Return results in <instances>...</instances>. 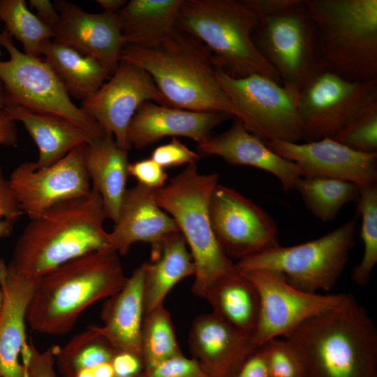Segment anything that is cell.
Returning a JSON list of instances; mask_svg holds the SVG:
<instances>
[{"label": "cell", "instance_id": "obj_1", "mask_svg": "<svg viewBox=\"0 0 377 377\" xmlns=\"http://www.w3.org/2000/svg\"><path fill=\"white\" fill-rule=\"evenodd\" d=\"M101 197L89 195L58 203L29 219L19 236L8 267L35 281L50 270L84 254L112 249Z\"/></svg>", "mask_w": 377, "mask_h": 377}, {"label": "cell", "instance_id": "obj_2", "mask_svg": "<svg viewBox=\"0 0 377 377\" xmlns=\"http://www.w3.org/2000/svg\"><path fill=\"white\" fill-rule=\"evenodd\" d=\"M283 337L300 357L305 377H377V330L352 295Z\"/></svg>", "mask_w": 377, "mask_h": 377}, {"label": "cell", "instance_id": "obj_3", "mask_svg": "<svg viewBox=\"0 0 377 377\" xmlns=\"http://www.w3.org/2000/svg\"><path fill=\"white\" fill-rule=\"evenodd\" d=\"M119 254L105 249L84 254L50 270L35 280L26 322L46 335L71 331L80 314L124 286Z\"/></svg>", "mask_w": 377, "mask_h": 377}, {"label": "cell", "instance_id": "obj_4", "mask_svg": "<svg viewBox=\"0 0 377 377\" xmlns=\"http://www.w3.org/2000/svg\"><path fill=\"white\" fill-rule=\"evenodd\" d=\"M121 61L145 70L165 105L190 111L221 112L242 121V114L219 85L220 68L209 49L193 36L176 30L157 44L125 45Z\"/></svg>", "mask_w": 377, "mask_h": 377}, {"label": "cell", "instance_id": "obj_5", "mask_svg": "<svg viewBox=\"0 0 377 377\" xmlns=\"http://www.w3.org/2000/svg\"><path fill=\"white\" fill-rule=\"evenodd\" d=\"M321 71L353 82L377 80V0H304Z\"/></svg>", "mask_w": 377, "mask_h": 377}, {"label": "cell", "instance_id": "obj_6", "mask_svg": "<svg viewBox=\"0 0 377 377\" xmlns=\"http://www.w3.org/2000/svg\"><path fill=\"white\" fill-rule=\"evenodd\" d=\"M218 181L219 174H201L191 163L155 191L158 205L175 220L188 246L195 265L192 292L204 299L215 282L235 269L210 221L209 201Z\"/></svg>", "mask_w": 377, "mask_h": 377}, {"label": "cell", "instance_id": "obj_7", "mask_svg": "<svg viewBox=\"0 0 377 377\" xmlns=\"http://www.w3.org/2000/svg\"><path fill=\"white\" fill-rule=\"evenodd\" d=\"M257 22V17L241 1L183 0L176 30L200 40L228 75L260 74L282 84L277 72L253 43Z\"/></svg>", "mask_w": 377, "mask_h": 377}, {"label": "cell", "instance_id": "obj_8", "mask_svg": "<svg viewBox=\"0 0 377 377\" xmlns=\"http://www.w3.org/2000/svg\"><path fill=\"white\" fill-rule=\"evenodd\" d=\"M355 217L313 240L276 246L238 261L239 272L267 269L281 274L294 288L309 293L330 290L337 283L353 249Z\"/></svg>", "mask_w": 377, "mask_h": 377}, {"label": "cell", "instance_id": "obj_9", "mask_svg": "<svg viewBox=\"0 0 377 377\" xmlns=\"http://www.w3.org/2000/svg\"><path fill=\"white\" fill-rule=\"evenodd\" d=\"M252 39L287 88L300 92L321 71L316 30L304 0L258 19Z\"/></svg>", "mask_w": 377, "mask_h": 377}, {"label": "cell", "instance_id": "obj_10", "mask_svg": "<svg viewBox=\"0 0 377 377\" xmlns=\"http://www.w3.org/2000/svg\"><path fill=\"white\" fill-rule=\"evenodd\" d=\"M217 82L242 114L246 129L263 141L304 140L299 92L260 74L232 77L221 68Z\"/></svg>", "mask_w": 377, "mask_h": 377}, {"label": "cell", "instance_id": "obj_11", "mask_svg": "<svg viewBox=\"0 0 377 377\" xmlns=\"http://www.w3.org/2000/svg\"><path fill=\"white\" fill-rule=\"evenodd\" d=\"M0 45L10 56L8 61H0V82L7 102L63 117L98 133L105 132L96 120L73 103L44 59L20 52L5 29L0 34Z\"/></svg>", "mask_w": 377, "mask_h": 377}, {"label": "cell", "instance_id": "obj_12", "mask_svg": "<svg viewBox=\"0 0 377 377\" xmlns=\"http://www.w3.org/2000/svg\"><path fill=\"white\" fill-rule=\"evenodd\" d=\"M377 103V80L353 82L320 71L300 91L305 142L332 138L360 112Z\"/></svg>", "mask_w": 377, "mask_h": 377}, {"label": "cell", "instance_id": "obj_13", "mask_svg": "<svg viewBox=\"0 0 377 377\" xmlns=\"http://www.w3.org/2000/svg\"><path fill=\"white\" fill-rule=\"evenodd\" d=\"M239 272L253 283L259 295V316L253 334L256 348L271 339L285 337L306 320L333 309L344 296L302 291L272 270Z\"/></svg>", "mask_w": 377, "mask_h": 377}, {"label": "cell", "instance_id": "obj_14", "mask_svg": "<svg viewBox=\"0 0 377 377\" xmlns=\"http://www.w3.org/2000/svg\"><path fill=\"white\" fill-rule=\"evenodd\" d=\"M215 237L225 254L237 262L279 244L274 219L236 190L217 184L209 201Z\"/></svg>", "mask_w": 377, "mask_h": 377}, {"label": "cell", "instance_id": "obj_15", "mask_svg": "<svg viewBox=\"0 0 377 377\" xmlns=\"http://www.w3.org/2000/svg\"><path fill=\"white\" fill-rule=\"evenodd\" d=\"M87 150V144H82L51 165L38 168L35 162H24L13 170L8 182L29 219L58 203L89 194Z\"/></svg>", "mask_w": 377, "mask_h": 377}, {"label": "cell", "instance_id": "obj_16", "mask_svg": "<svg viewBox=\"0 0 377 377\" xmlns=\"http://www.w3.org/2000/svg\"><path fill=\"white\" fill-rule=\"evenodd\" d=\"M145 101L165 105L150 75L133 64L121 61L109 80L94 95L82 101L80 108L105 131L112 133L119 147L128 151V126L138 108Z\"/></svg>", "mask_w": 377, "mask_h": 377}, {"label": "cell", "instance_id": "obj_17", "mask_svg": "<svg viewBox=\"0 0 377 377\" xmlns=\"http://www.w3.org/2000/svg\"><path fill=\"white\" fill-rule=\"evenodd\" d=\"M264 142L274 153L296 163L302 177L347 181L360 188L377 185V153L357 152L331 138L304 143Z\"/></svg>", "mask_w": 377, "mask_h": 377}, {"label": "cell", "instance_id": "obj_18", "mask_svg": "<svg viewBox=\"0 0 377 377\" xmlns=\"http://www.w3.org/2000/svg\"><path fill=\"white\" fill-rule=\"evenodd\" d=\"M59 22L52 41L98 61L112 76L125 45L115 14L91 13L66 0H55Z\"/></svg>", "mask_w": 377, "mask_h": 377}, {"label": "cell", "instance_id": "obj_19", "mask_svg": "<svg viewBox=\"0 0 377 377\" xmlns=\"http://www.w3.org/2000/svg\"><path fill=\"white\" fill-rule=\"evenodd\" d=\"M188 342L193 357L211 377H235L257 348L253 334L240 330L214 313L193 321Z\"/></svg>", "mask_w": 377, "mask_h": 377}, {"label": "cell", "instance_id": "obj_20", "mask_svg": "<svg viewBox=\"0 0 377 377\" xmlns=\"http://www.w3.org/2000/svg\"><path fill=\"white\" fill-rule=\"evenodd\" d=\"M232 118L226 112L190 111L145 101L130 122L127 143L129 149H142L167 136H183L200 145L215 127Z\"/></svg>", "mask_w": 377, "mask_h": 377}, {"label": "cell", "instance_id": "obj_21", "mask_svg": "<svg viewBox=\"0 0 377 377\" xmlns=\"http://www.w3.org/2000/svg\"><path fill=\"white\" fill-rule=\"evenodd\" d=\"M234 119L228 130L198 145V154L220 156L231 165L263 170L275 176L284 191L294 190L302 177L297 165L274 153L262 139L249 132L239 119Z\"/></svg>", "mask_w": 377, "mask_h": 377}, {"label": "cell", "instance_id": "obj_22", "mask_svg": "<svg viewBox=\"0 0 377 377\" xmlns=\"http://www.w3.org/2000/svg\"><path fill=\"white\" fill-rule=\"evenodd\" d=\"M155 191L139 184L126 189L118 219L109 232L111 247L119 255L127 254L135 242L155 246L179 231L175 220L158 205Z\"/></svg>", "mask_w": 377, "mask_h": 377}, {"label": "cell", "instance_id": "obj_23", "mask_svg": "<svg viewBox=\"0 0 377 377\" xmlns=\"http://www.w3.org/2000/svg\"><path fill=\"white\" fill-rule=\"evenodd\" d=\"M34 283L10 272L0 258V377H28L19 357L27 343L26 315Z\"/></svg>", "mask_w": 377, "mask_h": 377}, {"label": "cell", "instance_id": "obj_24", "mask_svg": "<svg viewBox=\"0 0 377 377\" xmlns=\"http://www.w3.org/2000/svg\"><path fill=\"white\" fill-rule=\"evenodd\" d=\"M144 270L137 267L124 287L105 300L102 326L92 325L115 350L133 354L142 362L141 330L144 317Z\"/></svg>", "mask_w": 377, "mask_h": 377}, {"label": "cell", "instance_id": "obj_25", "mask_svg": "<svg viewBox=\"0 0 377 377\" xmlns=\"http://www.w3.org/2000/svg\"><path fill=\"white\" fill-rule=\"evenodd\" d=\"M4 110L22 123L39 152L38 168L51 165L74 148L89 144L103 133L94 132L61 116L36 112L7 102Z\"/></svg>", "mask_w": 377, "mask_h": 377}, {"label": "cell", "instance_id": "obj_26", "mask_svg": "<svg viewBox=\"0 0 377 377\" xmlns=\"http://www.w3.org/2000/svg\"><path fill=\"white\" fill-rule=\"evenodd\" d=\"M86 164L91 186L99 193L108 219L115 223L127 189L128 151L106 131L87 144Z\"/></svg>", "mask_w": 377, "mask_h": 377}, {"label": "cell", "instance_id": "obj_27", "mask_svg": "<svg viewBox=\"0 0 377 377\" xmlns=\"http://www.w3.org/2000/svg\"><path fill=\"white\" fill-rule=\"evenodd\" d=\"M183 0H131L115 13L125 45L148 47L176 31ZM124 45V46H125Z\"/></svg>", "mask_w": 377, "mask_h": 377}, {"label": "cell", "instance_id": "obj_28", "mask_svg": "<svg viewBox=\"0 0 377 377\" xmlns=\"http://www.w3.org/2000/svg\"><path fill=\"white\" fill-rule=\"evenodd\" d=\"M159 256L142 265L144 270V315L163 305L170 290L181 280L194 275L195 265L180 231L154 246Z\"/></svg>", "mask_w": 377, "mask_h": 377}, {"label": "cell", "instance_id": "obj_29", "mask_svg": "<svg viewBox=\"0 0 377 377\" xmlns=\"http://www.w3.org/2000/svg\"><path fill=\"white\" fill-rule=\"evenodd\" d=\"M205 299L212 306V313L235 327L253 334L260 311L258 292L236 268L215 282Z\"/></svg>", "mask_w": 377, "mask_h": 377}, {"label": "cell", "instance_id": "obj_30", "mask_svg": "<svg viewBox=\"0 0 377 377\" xmlns=\"http://www.w3.org/2000/svg\"><path fill=\"white\" fill-rule=\"evenodd\" d=\"M66 91L82 102L94 95L111 76L96 59L52 40L41 51Z\"/></svg>", "mask_w": 377, "mask_h": 377}, {"label": "cell", "instance_id": "obj_31", "mask_svg": "<svg viewBox=\"0 0 377 377\" xmlns=\"http://www.w3.org/2000/svg\"><path fill=\"white\" fill-rule=\"evenodd\" d=\"M294 190L311 214L324 222L332 221L345 205L357 202L360 193L353 182L322 177H301Z\"/></svg>", "mask_w": 377, "mask_h": 377}, {"label": "cell", "instance_id": "obj_32", "mask_svg": "<svg viewBox=\"0 0 377 377\" xmlns=\"http://www.w3.org/2000/svg\"><path fill=\"white\" fill-rule=\"evenodd\" d=\"M117 353L91 325L58 348L55 366L63 377H75L84 369L111 362Z\"/></svg>", "mask_w": 377, "mask_h": 377}, {"label": "cell", "instance_id": "obj_33", "mask_svg": "<svg viewBox=\"0 0 377 377\" xmlns=\"http://www.w3.org/2000/svg\"><path fill=\"white\" fill-rule=\"evenodd\" d=\"M141 351L143 371L183 354L176 339L170 313L163 304L144 315Z\"/></svg>", "mask_w": 377, "mask_h": 377}, {"label": "cell", "instance_id": "obj_34", "mask_svg": "<svg viewBox=\"0 0 377 377\" xmlns=\"http://www.w3.org/2000/svg\"><path fill=\"white\" fill-rule=\"evenodd\" d=\"M0 20L5 30L23 45L24 53L39 57L54 33L27 7L24 0H0Z\"/></svg>", "mask_w": 377, "mask_h": 377}, {"label": "cell", "instance_id": "obj_35", "mask_svg": "<svg viewBox=\"0 0 377 377\" xmlns=\"http://www.w3.org/2000/svg\"><path fill=\"white\" fill-rule=\"evenodd\" d=\"M360 215V235L364 251L360 263L353 269L352 279L360 286H366L377 263V185L360 188L357 201Z\"/></svg>", "mask_w": 377, "mask_h": 377}, {"label": "cell", "instance_id": "obj_36", "mask_svg": "<svg viewBox=\"0 0 377 377\" xmlns=\"http://www.w3.org/2000/svg\"><path fill=\"white\" fill-rule=\"evenodd\" d=\"M331 138L357 152L377 153V103L355 116Z\"/></svg>", "mask_w": 377, "mask_h": 377}, {"label": "cell", "instance_id": "obj_37", "mask_svg": "<svg viewBox=\"0 0 377 377\" xmlns=\"http://www.w3.org/2000/svg\"><path fill=\"white\" fill-rule=\"evenodd\" d=\"M261 347L265 355L269 377H305L300 357L285 338L271 339Z\"/></svg>", "mask_w": 377, "mask_h": 377}, {"label": "cell", "instance_id": "obj_38", "mask_svg": "<svg viewBox=\"0 0 377 377\" xmlns=\"http://www.w3.org/2000/svg\"><path fill=\"white\" fill-rule=\"evenodd\" d=\"M58 348L52 345L40 351L29 338L22 353L28 377H57L55 357Z\"/></svg>", "mask_w": 377, "mask_h": 377}, {"label": "cell", "instance_id": "obj_39", "mask_svg": "<svg viewBox=\"0 0 377 377\" xmlns=\"http://www.w3.org/2000/svg\"><path fill=\"white\" fill-rule=\"evenodd\" d=\"M151 158L163 168H165L196 163L200 160V155L190 149L178 138H172L168 143L155 148Z\"/></svg>", "mask_w": 377, "mask_h": 377}, {"label": "cell", "instance_id": "obj_40", "mask_svg": "<svg viewBox=\"0 0 377 377\" xmlns=\"http://www.w3.org/2000/svg\"><path fill=\"white\" fill-rule=\"evenodd\" d=\"M143 371L148 377H211L193 357L183 354Z\"/></svg>", "mask_w": 377, "mask_h": 377}, {"label": "cell", "instance_id": "obj_41", "mask_svg": "<svg viewBox=\"0 0 377 377\" xmlns=\"http://www.w3.org/2000/svg\"><path fill=\"white\" fill-rule=\"evenodd\" d=\"M128 175L138 184L153 190H158L166 184L168 174L164 168L150 158H145L129 163Z\"/></svg>", "mask_w": 377, "mask_h": 377}, {"label": "cell", "instance_id": "obj_42", "mask_svg": "<svg viewBox=\"0 0 377 377\" xmlns=\"http://www.w3.org/2000/svg\"><path fill=\"white\" fill-rule=\"evenodd\" d=\"M22 213L8 179L0 166V218L17 221Z\"/></svg>", "mask_w": 377, "mask_h": 377}, {"label": "cell", "instance_id": "obj_43", "mask_svg": "<svg viewBox=\"0 0 377 377\" xmlns=\"http://www.w3.org/2000/svg\"><path fill=\"white\" fill-rule=\"evenodd\" d=\"M300 0H242L241 2L258 19L278 13L300 2Z\"/></svg>", "mask_w": 377, "mask_h": 377}, {"label": "cell", "instance_id": "obj_44", "mask_svg": "<svg viewBox=\"0 0 377 377\" xmlns=\"http://www.w3.org/2000/svg\"><path fill=\"white\" fill-rule=\"evenodd\" d=\"M235 377H269L263 348H257L245 360Z\"/></svg>", "mask_w": 377, "mask_h": 377}, {"label": "cell", "instance_id": "obj_45", "mask_svg": "<svg viewBox=\"0 0 377 377\" xmlns=\"http://www.w3.org/2000/svg\"><path fill=\"white\" fill-rule=\"evenodd\" d=\"M115 376L128 377L138 374L144 370L142 360L137 356L119 352L115 354L111 361Z\"/></svg>", "mask_w": 377, "mask_h": 377}, {"label": "cell", "instance_id": "obj_46", "mask_svg": "<svg viewBox=\"0 0 377 377\" xmlns=\"http://www.w3.org/2000/svg\"><path fill=\"white\" fill-rule=\"evenodd\" d=\"M29 6L36 10L37 17L54 33L60 20L54 3L49 0H30Z\"/></svg>", "mask_w": 377, "mask_h": 377}, {"label": "cell", "instance_id": "obj_47", "mask_svg": "<svg viewBox=\"0 0 377 377\" xmlns=\"http://www.w3.org/2000/svg\"><path fill=\"white\" fill-rule=\"evenodd\" d=\"M17 141L15 121L3 109L0 110V145H14Z\"/></svg>", "mask_w": 377, "mask_h": 377}, {"label": "cell", "instance_id": "obj_48", "mask_svg": "<svg viewBox=\"0 0 377 377\" xmlns=\"http://www.w3.org/2000/svg\"><path fill=\"white\" fill-rule=\"evenodd\" d=\"M111 362H105L80 371L75 377H114Z\"/></svg>", "mask_w": 377, "mask_h": 377}, {"label": "cell", "instance_id": "obj_49", "mask_svg": "<svg viewBox=\"0 0 377 377\" xmlns=\"http://www.w3.org/2000/svg\"><path fill=\"white\" fill-rule=\"evenodd\" d=\"M96 2L104 10L103 12L115 14L127 3L126 0H97Z\"/></svg>", "mask_w": 377, "mask_h": 377}, {"label": "cell", "instance_id": "obj_50", "mask_svg": "<svg viewBox=\"0 0 377 377\" xmlns=\"http://www.w3.org/2000/svg\"><path fill=\"white\" fill-rule=\"evenodd\" d=\"M15 221V220L7 219L0 221V237L7 235L10 232Z\"/></svg>", "mask_w": 377, "mask_h": 377}, {"label": "cell", "instance_id": "obj_51", "mask_svg": "<svg viewBox=\"0 0 377 377\" xmlns=\"http://www.w3.org/2000/svg\"><path fill=\"white\" fill-rule=\"evenodd\" d=\"M7 103V98L3 86L0 82V110L4 109Z\"/></svg>", "mask_w": 377, "mask_h": 377}, {"label": "cell", "instance_id": "obj_52", "mask_svg": "<svg viewBox=\"0 0 377 377\" xmlns=\"http://www.w3.org/2000/svg\"><path fill=\"white\" fill-rule=\"evenodd\" d=\"M114 377H118V376H114ZM128 377H148V376L144 371H142L138 374L131 376H128Z\"/></svg>", "mask_w": 377, "mask_h": 377}, {"label": "cell", "instance_id": "obj_53", "mask_svg": "<svg viewBox=\"0 0 377 377\" xmlns=\"http://www.w3.org/2000/svg\"><path fill=\"white\" fill-rule=\"evenodd\" d=\"M1 293H0V306H1Z\"/></svg>", "mask_w": 377, "mask_h": 377}, {"label": "cell", "instance_id": "obj_54", "mask_svg": "<svg viewBox=\"0 0 377 377\" xmlns=\"http://www.w3.org/2000/svg\"><path fill=\"white\" fill-rule=\"evenodd\" d=\"M1 56H2V53H1V48H0V58H1Z\"/></svg>", "mask_w": 377, "mask_h": 377}]
</instances>
